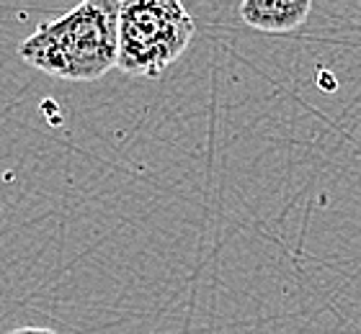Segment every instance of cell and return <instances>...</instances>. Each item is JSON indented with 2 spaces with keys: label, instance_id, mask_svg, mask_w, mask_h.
<instances>
[{
  "label": "cell",
  "instance_id": "4",
  "mask_svg": "<svg viewBox=\"0 0 361 334\" xmlns=\"http://www.w3.org/2000/svg\"><path fill=\"white\" fill-rule=\"evenodd\" d=\"M8 334H57V332L47 327H18V329H11Z\"/></svg>",
  "mask_w": 361,
  "mask_h": 334
},
{
  "label": "cell",
  "instance_id": "3",
  "mask_svg": "<svg viewBox=\"0 0 361 334\" xmlns=\"http://www.w3.org/2000/svg\"><path fill=\"white\" fill-rule=\"evenodd\" d=\"M312 0H243L240 18L250 29L286 34L307 21Z\"/></svg>",
  "mask_w": 361,
  "mask_h": 334
},
{
  "label": "cell",
  "instance_id": "2",
  "mask_svg": "<svg viewBox=\"0 0 361 334\" xmlns=\"http://www.w3.org/2000/svg\"><path fill=\"white\" fill-rule=\"evenodd\" d=\"M194 39V18L180 0H121L119 70L140 77L166 72Z\"/></svg>",
  "mask_w": 361,
  "mask_h": 334
},
{
  "label": "cell",
  "instance_id": "1",
  "mask_svg": "<svg viewBox=\"0 0 361 334\" xmlns=\"http://www.w3.org/2000/svg\"><path fill=\"white\" fill-rule=\"evenodd\" d=\"M119 8L121 0H83L57 21L39 23L18 57L62 80H98L119 65Z\"/></svg>",
  "mask_w": 361,
  "mask_h": 334
}]
</instances>
